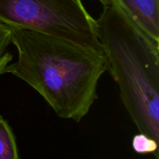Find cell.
<instances>
[{
    "mask_svg": "<svg viewBox=\"0 0 159 159\" xmlns=\"http://www.w3.org/2000/svg\"><path fill=\"white\" fill-rule=\"evenodd\" d=\"M11 30L18 59L6 73L30 85L58 116L80 122L97 99L98 82L107 71L104 54L42 33Z\"/></svg>",
    "mask_w": 159,
    "mask_h": 159,
    "instance_id": "obj_1",
    "label": "cell"
},
{
    "mask_svg": "<svg viewBox=\"0 0 159 159\" xmlns=\"http://www.w3.org/2000/svg\"><path fill=\"white\" fill-rule=\"evenodd\" d=\"M96 20L107 71L140 133L159 141V42L149 37L117 0H102Z\"/></svg>",
    "mask_w": 159,
    "mask_h": 159,
    "instance_id": "obj_2",
    "label": "cell"
},
{
    "mask_svg": "<svg viewBox=\"0 0 159 159\" xmlns=\"http://www.w3.org/2000/svg\"><path fill=\"white\" fill-rule=\"evenodd\" d=\"M0 22L102 53L96 20L82 0H0Z\"/></svg>",
    "mask_w": 159,
    "mask_h": 159,
    "instance_id": "obj_3",
    "label": "cell"
},
{
    "mask_svg": "<svg viewBox=\"0 0 159 159\" xmlns=\"http://www.w3.org/2000/svg\"><path fill=\"white\" fill-rule=\"evenodd\" d=\"M133 21L159 42V0H117Z\"/></svg>",
    "mask_w": 159,
    "mask_h": 159,
    "instance_id": "obj_4",
    "label": "cell"
},
{
    "mask_svg": "<svg viewBox=\"0 0 159 159\" xmlns=\"http://www.w3.org/2000/svg\"><path fill=\"white\" fill-rule=\"evenodd\" d=\"M0 159H20L13 131L2 116H0Z\"/></svg>",
    "mask_w": 159,
    "mask_h": 159,
    "instance_id": "obj_5",
    "label": "cell"
},
{
    "mask_svg": "<svg viewBox=\"0 0 159 159\" xmlns=\"http://www.w3.org/2000/svg\"><path fill=\"white\" fill-rule=\"evenodd\" d=\"M12 30L0 22V75L6 73V67L12 60V55L7 51L12 43Z\"/></svg>",
    "mask_w": 159,
    "mask_h": 159,
    "instance_id": "obj_6",
    "label": "cell"
},
{
    "mask_svg": "<svg viewBox=\"0 0 159 159\" xmlns=\"http://www.w3.org/2000/svg\"><path fill=\"white\" fill-rule=\"evenodd\" d=\"M132 148L138 154H154L156 159H158V142L144 134L139 133L134 137Z\"/></svg>",
    "mask_w": 159,
    "mask_h": 159,
    "instance_id": "obj_7",
    "label": "cell"
},
{
    "mask_svg": "<svg viewBox=\"0 0 159 159\" xmlns=\"http://www.w3.org/2000/svg\"><path fill=\"white\" fill-rule=\"evenodd\" d=\"M99 2H100V1H102V0H99Z\"/></svg>",
    "mask_w": 159,
    "mask_h": 159,
    "instance_id": "obj_8",
    "label": "cell"
}]
</instances>
